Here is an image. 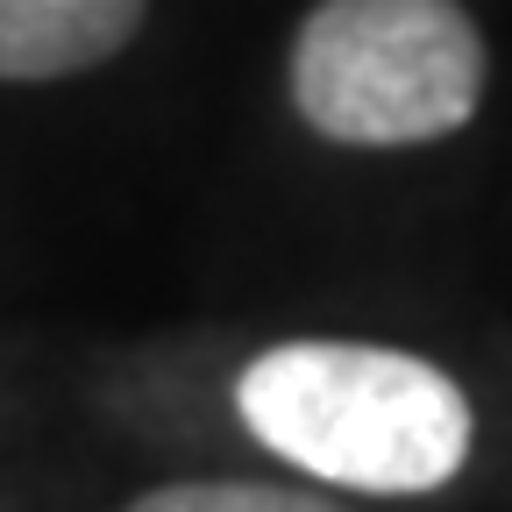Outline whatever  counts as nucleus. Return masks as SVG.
Wrapping results in <instances>:
<instances>
[{"mask_svg": "<svg viewBox=\"0 0 512 512\" xmlns=\"http://www.w3.org/2000/svg\"><path fill=\"white\" fill-rule=\"evenodd\" d=\"M228 406L271 463L349 498H434L477 456V406L463 377L406 342H264L235 370Z\"/></svg>", "mask_w": 512, "mask_h": 512, "instance_id": "nucleus-1", "label": "nucleus"}, {"mask_svg": "<svg viewBox=\"0 0 512 512\" xmlns=\"http://www.w3.org/2000/svg\"><path fill=\"white\" fill-rule=\"evenodd\" d=\"M491 36L470 0H313L285 43V107L328 150H434L484 114Z\"/></svg>", "mask_w": 512, "mask_h": 512, "instance_id": "nucleus-2", "label": "nucleus"}, {"mask_svg": "<svg viewBox=\"0 0 512 512\" xmlns=\"http://www.w3.org/2000/svg\"><path fill=\"white\" fill-rule=\"evenodd\" d=\"M157 0H0V86H64L150 29Z\"/></svg>", "mask_w": 512, "mask_h": 512, "instance_id": "nucleus-3", "label": "nucleus"}, {"mask_svg": "<svg viewBox=\"0 0 512 512\" xmlns=\"http://www.w3.org/2000/svg\"><path fill=\"white\" fill-rule=\"evenodd\" d=\"M121 512H356L349 491L278 484V477H164Z\"/></svg>", "mask_w": 512, "mask_h": 512, "instance_id": "nucleus-4", "label": "nucleus"}]
</instances>
